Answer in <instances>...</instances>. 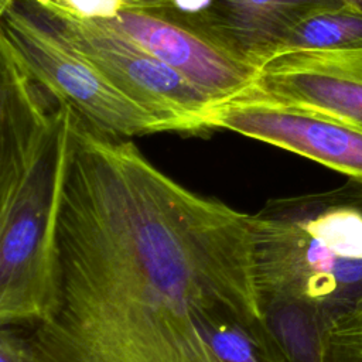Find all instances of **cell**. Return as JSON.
<instances>
[{
  "mask_svg": "<svg viewBox=\"0 0 362 362\" xmlns=\"http://www.w3.org/2000/svg\"><path fill=\"white\" fill-rule=\"evenodd\" d=\"M95 21L139 44L215 106L245 95L253 86L257 71L216 45L174 7L126 10Z\"/></svg>",
  "mask_w": 362,
  "mask_h": 362,
  "instance_id": "6",
  "label": "cell"
},
{
  "mask_svg": "<svg viewBox=\"0 0 362 362\" xmlns=\"http://www.w3.org/2000/svg\"><path fill=\"white\" fill-rule=\"evenodd\" d=\"M34 362H281L250 215L181 185L76 113Z\"/></svg>",
  "mask_w": 362,
  "mask_h": 362,
  "instance_id": "1",
  "label": "cell"
},
{
  "mask_svg": "<svg viewBox=\"0 0 362 362\" xmlns=\"http://www.w3.org/2000/svg\"><path fill=\"white\" fill-rule=\"evenodd\" d=\"M342 4L348 6V7H352L354 10L356 11H361L362 13V0H339Z\"/></svg>",
  "mask_w": 362,
  "mask_h": 362,
  "instance_id": "15",
  "label": "cell"
},
{
  "mask_svg": "<svg viewBox=\"0 0 362 362\" xmlns=\"http://www.w3.org/2000/svg\"><path fill=\"white\" fill-rule=\"evenodd\" d=\"M3 1V0H0ZM47 7L79 18L102 20L126 10H150L171 7V0H34Z\"/></svg>",
  "mask_w": 362,
  "mask_h": 362,
  "instance_id": "12",
  "label": "cell"
},
{
  "mask_svg": "<svg viewBox=\"0 0 362 362\" xmlns=\"http://www.w3.org/2000/svg\"><path fill=\"white\" fill-rule=\"evenodd\" d=\"M93 65L117 89L163 120L170 132L211 130L214 102L173 68L113 28L34 0H3Z\"/></svg>",
  "mask_w": 362,
  "mask_h": 362,
  "instance_id": "4",
  "label": "cell"
},
{
  "mask_svg": "<svg viewBox=\"0 0 362 362\" xmlns=\"http://www.w3.org/2000/svg\"><path fill=\"white\" fill-rule=\"evenodd\" d=\"M209 127L269 143L362 181V130L337 119L267 99L239 96L214 107Z\"/></svg>",
  "mask_w": 362,
  "mask_h": 362,
  "instance_id": "7",
  "label": "cell"
},
{
  "mask_svg": "<svg viewBox=\"0 0 362 362\" xmlns=\"http://www.w3.org/2000/svg\"><path fill=\"white\" fill-rule=\"evenodd\" d=\"M0 362H34L27 339L4 328L0 334Z\"/></svg>",
  "mask_w": 362,
  "mask_h": 362,
  "instance_id": "13",
  "label": "cell"
},
{
  "mask_svg": "<svg viewBox=\"0 0 362 362\" xmlns=\"http://www.w3.org/2000/svg\"><path fill=\"white\" fill-rule=\"evenodd\" d=\"M171 1H173L171 7L188 14L199 13L209 3V0H171Z\"/></svg>",
  "mask_w": 362,
  "mask_h": 362,
  "instance_id": "14",
  "label": "cell"
},
{
  "mask_svg": "<svg viewBox=\"0 0 362 362\" xmlns=\"http://www.w3.org/2000/svg\"><path fill=\"white\" fill-rule=\"evenodd\" d=\"M250 223L259 298L305 301L332 324L362 297V181L270 199Z\"/></svg>",
  "mask_w": 362,
  "mask_h": 362,
  "instance_id": "3",
  "label": "cell"
},
{
  "mask_svg": "<svg viewBox=\"0 0 362 362\" xmlns=\"http://www.w3.org/2000/svg\"><path fill=\"white\" fill-rule=\"evenodd\" d=\"M341 6L339 0H209L199 13L178 11L216 45L259 71L298 23Z\"/></svg>",
  "mask_w": 362,
  "mask_h": 362,
  "instance_id": "9",
  "label": "cell"
},
{
  "mask_svg": "<svg viewBox=\"0 0 362 362\" xmlns=\"http://www.w3.org/2000/svg\"><path fill=\"white\" fill-rule=\"evenodd\" d=\"M242 96L310 110L362 130V49L296 51L259 68Z\"/></svg>",
  "mask_w": 362,
  "mask_h": 362,
  "instance_id": "8",
  "label": "cell"
},
{
  "mask_svg": "<svg viewBox=\"0 0 362 362\" xmlns=\"http://www.w3.org/2000/svg\"><path fill=\"white\" fill-rule=\"evenodd\" d=\"M74 107L0 38V322L40 321L55 293Z\"/></svg>",
  "mask_w": 362,
  "mask_h": 362,
  "instance_id": "2",
  "label": "cell"
},
{
  "mask_svg": "<svg viewBox=\"0 0 362 362\" xmlns=\"http://www.w3.org/2000/svg\"><path fill=\"white\" fill-rule=\"evenodd\" d=\"M346 49H362V13L341 6L321 10L298 23L281 44L277 55L296 51Z\"/></svg>",
  "mask_w": 362,
  "mask_h": 362,
  "instance_id": "10",
  "label": "cell"
},
{
  "mask_svg": "<svg viewBox=\"0 0 362 362\" xmlns=\"http://www.w3.org/2000/svg\"><path fill=\"white\" fill-rule=\"evenodd\" d=\"M0 38L41 83L99 130L122 139L170 132L93 65L8 4L0 6Z\"/></svg>",
  "mask_w": 362,
  "mask_h": 362,
  "instance_id": "5",
  "label": "cell"
},
{
  "mask_svg": "<svg viewBox=\"0 0 362 362\" xmlns=\"http://www.w3.org/2000/svg\"><path fill=\"white\" fill-rule=\"evenodd\" d=\"M327 362H362V297L331 324Z\"/></svg>",
  "mask_w": 362,
  "mask_h": 362,
  "instance_id": "11",
  "label": "cell"
}]
</instances>
